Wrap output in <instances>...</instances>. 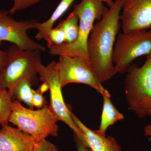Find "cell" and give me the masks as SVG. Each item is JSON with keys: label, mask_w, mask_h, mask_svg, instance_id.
I'll return each mask as SVG.
<instances>
[{"label": "cell", "mask_w": 151, "mask_h": 151, "mask_svg": "<svg viewBox=\"0 0 151 151\" xmlns=\"http://www.w3.org/2000/svg\"><path fill=\"white\" fill-rule=\"evenodd\" d=\"M31 82L27 79H24L15 86L12 92V98L26 104L30 109H33L32 90Z\"/></svg>", "instance_id": "obj_16"}, {"label": "cell", "mask_w": 151, "mask_h": 151, "mask_svg": "<svg viewBox=\"0 0 151 151\" xmlns=\"http://www.w3.org/2000/svg\"><path fill=\"white\" fill-rule=\"evenodd\" d=\"M6 51L7 60L0 75V89H7L12 94L15 86L22 79H28L32 85L37 81L36 66L41 61L40 52L25 50L13 44Z\"/></svg>", "instance_id": "obj_5"}, {"label": "cell", "mask_w": 151, "mask_h": 151, "mask_svg": "<svg viewBox=\"0 0 151 151\" xmlns=\"http://www.w3.org/2000/svg\"><path fill=\"white\" fill-rule=\"evenodd\" d=\"M102 3H105L109 7V8L112 6L114 4L113 0H100Z\"/></svg>", "instance_id": "obj_25"}, {"label": "cell", "mask_w": 151, "mask_h": 151, "mask_svg": "<svg viewBox=\"0 0 151 151\" xmlns=\"http://www.w3.org/2000/svg\"><path fill=\"white\" fill-rule=\"evenodd\" d=\"M12 94L6 89H0V125L9 124L12 109Z\"/></svg>", "instance_id": "obj_17"}, {"label": "cell", "mask_w": 151, "mask_h": 151, "mask_svg": "<svg viewBox=\"0 0 151 151\" xmlns=\"http://www.w3.org/2000/svg\"><path fill=\"white\" fill-rule=\"evenodd\" d=\"M33 151H60L54 144L46 139L37 141Z\"/></svg>", "instance_id": "obj_20"}, {"label": "cell", "mask_w": 151, "mask_h": 151, "mask_svg": "<svg viewBox=\"0 0 151 151\" xmlns=\"http://www.w3.org/2000/svg\"><path fill=\"white\" fill-rule=\"evenodd\" d=\"M144 133L149 142H151V124L147 125L144 128Z\"/></svg>", "instance_id": "obj_24"}, {"label": "cell", "mask_w": 151, "mask_h": 151, "mask_svg": "<svg viewBox=\"0 0 151 151\" xmlns=\"http://www.w3.org/2000/svg\"><path fill=\"white\" fill-rule=\"evenodd\" d=\"M106 7L100 0H82L73 7L79 19V32L77 39L71 43L47 47L53 56L77 57L91 64L87 52V42L94 22L102 19Z\"/></svg>", "instance_id": "obj_2"}, {"label": "cell", "mask_w": 151, "mask_h": 151, "mask_svg": "<svg viewBox=\"0 0 151 151\" xmlns=\"http://www.w3.org/2000/svg\"><path fill=\"white\" fill-rule=\"evenodd\" d=\"M57 26L62 29L65 32V43H72L77 39L79 32V19L75 11L73 10Z\"/></svg>", "instance_id": "obj_15"}, {"label": "cell", "mask_w": 151, "mask_h": 151, "mask_svg": "<svg viewBox=\"0 0 151 151\" xmlns=\"http://www.w3.org/2000/svg\"><path fill=\"white\" fill-rule=\"evenodd\" d=\"M120 15L123 32L151 29V0H123Z\"/></svg>", "instance_id": "obj_10"}, {"label": "cell", "mask_w": 151, "mask_h": 151, "mask_svg": "<svg viewBox=\"0 0 151 151\" xmlns=\"http://www.w3.org/2000/svg\"><path fill=\"white\" fill-rule=\"evenodd\" d=\"M123 0H115L112 6L105 7L102 19L94 24L87 42L91 66L101 83L115 75L113 54L121 27L120 15Z\"/></svg>", "instance_id": "obj_1"}, {"label": "cell", "mask_w": 151, "mask_h": 151, "mask_svg": "<svg viewBox=\"0 0 151 151\" xmlns=\"http://www.w3.org/2000/svg\"><path fill=\"white\" fill-rule=\"evenodd\" d=\"M45 40L47 42V47L51 45H60L65 43L66 37L65 32L58 27L52 28L48 32Z\"/></svg>", "instance_id": "obj_18"}, {"label": "cell", "mask_w": 151, "mask_h": 151, "mask_svg": "<svg viewBox=\"0 0 151 151\" xmlns=\"http://www.w3.org/2000/svg\"><path fill=\"white\" fill-rule=\"evenodd\" d=\"M151 54V29L119 34L113 54L115 74L127 72L138 58Z\"/></svg>", "instance_id": "obj_7"}, {"label": "cell", "mask_w": 151, "mask_h": 151, "mask_svg": "<svg viewBox=\"0 0 151 151\" xmlns=\"http://www.w3.org/2000/svg\"><path fill=\"white\" fill-rule=\"evenodd\" d=\"M127 73L125 92L129 110L140 119L151 116V54L142 66L132 64Z\"/></svg>", "instance_id": "obj_4"}, {"label": "cell", "mask_w": 151, "mask_h": 151, "mask_svg": "<svg viewBox=\"0 0 151 151\" xmlns=\"http://www.w3.org/2000/svg\"><path fill=\"white\" fill-rule=\"evenodd\" d=\"M101 94L103 95V111L98 131L105 135L106 131L109 127L116 122L124 120V117L113 105L108 90L105 89Z\"/></svg>", "instance_id": "obj_13"}, {"label": "cell", "mask_w": 151, "mask_h": 151, "mask_svg": "<svg viewBox=\"0 0 151 151\" xmlns=\"http://www.w3.org/2000/svg\"><path fill=\"white\" fill-rule=\"evenodd\" d=\"M61 87L71 83L88 85L102 94L105 90L91 64L77 57L60 56L57 62Z\"/></svg>", "instance_id": "obj_8"}, {"label": "cell", "mask_w": 151, "mask_h": 151, "mask_svg": "<svg viewBox=\"0 0 151 151\" xmlns=\"http://www.w3.org/2000/svg\"><path fill=\"white\" fill-rule=\"evenodd\" d=\"M71 116L76 126L85 137L89 149L92 151H124L115 138L106 137L98 130H93L86 127L71 112Z\"/></svg>", "instance_id": "obj_12"}, {"label": "cell", "mask_w": 151, "mask_h": 151, "mask_svg": "<svg viewBox=\"0 0 151 151\" xmlns=\"http://www.w3.org/2000/svg\"><path fill=\"white\" fill-rule=\"evenodd\" d=\"M41 23L34 20L17 21L9 16L8 12L0 10V45L7 41L25 50L45 52L46 48L29 37L28 30L38 29Z\"/></svg>", "instance_id": "obj_9"}, {"label": "cell", "mask_w": 151, "mask_h": 151, "mask_svg": "<svg viewBox=\"0 0 151 151\" xmlns=\"http://www.w3.org/2000/svg\"><path fill=\"white\" fill-rule=\"evenodd\" d=\"M58 121L47 105L33 110L25 108L18 100L12 103L9 122L36 141L46 139L49 136H57Z\"/></svg>", "instance_id": "obj_3"}, {"label": "cell", "mask_w": 151, "mask_h": 151, "mask_svg": "<svg viewBox=\"0 0 151 151\" xmlns=\"http://www.w3.org/2000/svg\"><path fill=\"white\" fill-rule=\"evenodd\" d=\"M36 70L41 81L48 85L50 92V104L48 107L50 111L58 121L68 125L73 131L74 137L87 147L88 145L84 134L74 123L71 116L72 111L64 102L57 62L52 61L45 65L40 61L37 65Z\"/></svg>", "instance_id": "obj_6"}, {"label": "cell", "mask_w": 151, "mask_h": 151, "mask_svg": "<svg viewBox=\"0 0 151 151\" xmlns=\"http://www.w3.org/2000/svg\"><path fill=\"white\" fill-rule=\"evenodd\" d=\"M74 1V0H61L50 18L46 21L42 23H41L35 38L38 40L45 39L47 33L53 28L55 23L65 13Z\"/></svg>", "instance_id": "obj_14"}, {"label": "cell", "mask_w": 151, "mask_h": 151, "mask_svg": "<svg viewBox=\"0 0 151 151\" xmlns=\"http://www.w3.org/2000/svg\"><path fill=\"white\" fill-rule=\"evenodd\" d=\"M12 7L8 11L9 15H12L17 12L22 10L29 7L34 5L40 2L41 0H13Z\"/></svg>", "instance_id": "obj_19"}, {"label": "cell", "mask_w": 151, "mask_h": 151, "mask_svg": "<svg viewBox=\"0 0 151 151\" xmlns=\"http://www.w3.org/2000/svg\"><path fill=\"white\" fill-rule=\"evenodd\" d=\"M7 53L6 50H0V75L2 72L5 66L7 60Z\"/></svg>", "instance_id": "obj_22"}, {"label": "cell", "mask_w": 151, "mask_h": 151, "mask_svg": "<svg viewBox=\"0 0 151 151\" xmlns=\"http://www.w3.org/2000/svg\"><path fill=\"white\" fill-rule=\"evenodd\" d=\"M76 143V148L78 151H92L89 149L84 145L81 141L79 140L77 138L74 137Z\"/></svg>", "instance_id": "obj_23"}, {"label": "cell", "mask_w": 151, "mask_h": 151, "mask_svg": "<svg viewBox=\"0 0 151 151\" xmlns=\"http://www.w3.org/2000/svg\"><path fill=\"white\" fill-rule=\"evenodd\" d=\"M32 104L34 107L40 109L46 106V101L42 93L39 90H32Z\"/></svg>", "instance_id": "obj_21"}, {"label": "cell", "mask_w": 151, "mask_h": 151, "mask_svg": "<svg viewBox=\"0 0 151 151\" xmlns=\"http://www.w3.org/2000/svg\"><path fill=\"white\" fill-rule=\"evenodd\" d=\"M37 141L31 136L9 124L0 130V151H33Z\"/></svg>", "instance_id": "obj_11"}]
</instances>
